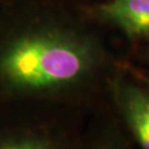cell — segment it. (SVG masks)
<instances>
[{
    "label": "cell",
    "instance_id": "obj_1",
    "mask_svg": "<svg viewBox=\"0 0 149 149\" xmlns=\"http://www.w3.org/2000/svg\"><path fill=\"white\" fill-rule=\"evenodd\" d=\"M105 68L98 47L82 37L48 30L9 33L0 39V104L49 103L91 115L106 106L92 95Z\"/></svg>",
    "mask_w": 149,
    "mask_h": 149
},
{
    "label": "cell",
    "instance_id": "obj_2",
    "mask_svg": "<svg viewBox=\"0 0 149 149\" xmlns=\"http://www.w3.org/2000/svg\"><path fill=\"white\" fill-rule=\"evenodd\" d=\"M86 115L49 103L0 104V149H77Z\"/></svg>",
    "mask_w": 149,
    "mask_h": 149
},
{
    "label": "cell",
    "instance_id": "obj_3",
    "mask_svg": "<svg viewBox=\"0 0 149 149\" xmlns=\"http://www.w3.org/2000/svg\"><path fill=\"white\" fill-rule=\"evenodd\" d=\"M115 76L111 104L137 149H149V83Z\"/></svg>",
    "mask_w": 149,
    "mask_h": 149
},
{
    "label": "cell",
    "instance_id": "obj_4",
    "mask_svg": "<svg viewBox=\"0 0 149 149\" xmlns=\"http://www.w3.org/2000/svg\"><path fill=\"white\" fill-rule=\"evenodd\" d=\"M77 149H137L108 104L86 119Z\"/></svg>",
    "mask_w": 149,
    "mask_h": 149
},
{
    "label": "cell",
    "instance_id": "obj_5",
    "mask_svg": "<svg viewBox=\"0 0 149 149\" xmlns=\"http://www.w3.org/2000/svg\"><path fill=\"white\" fill-rule=\"evenodd\" d=\"M102 15L130 36H149V0H113Z\"/></svg>",
    "mask_w": 149,
    "mask_h": 149
},
{
    "label": "cell",
    "instance_id": "obj_6",
    "mask_svg": "<svg viewBox=\"0 0 149 149\" xmlns=\"http://www.w3.org/2000/svg\"><path fill=\"white\" fill-rule=\"evenodd\" d=\"M140 80H143V81H145V82H147V83H149V79H147L146 76H141V77H140Z\"/></svg>",
    "mask_w": 149,
    "mask_h": 149
},
{
    "label": "cell",
    "instance_id": "obj_7",
    "mask_svg": "<svg viewBox=\"0 0 149 149\" xmlns=\"http://www.w3.org/2000/svg\"><path fill=\"white\" fill-rule=\"evenodd\" d=\"M148 61H149V55H148Z\"/></svg>",
    "mask_w": 149,
    "mask_h": 149
}]
</instances>
